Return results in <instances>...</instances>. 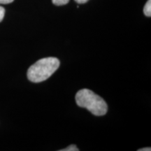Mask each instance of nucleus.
<instances>
[{"instance_id":"f257e3e1","label":"nucleus","mask_w":151,"mask_h":151,"mask_svg":"<svg viewBox=\"0 0 151 151\" xmlns=\"http://www.w3.org/2000/svg\"><path fill=\"white\" fill-rule=\"evenodd\" d=\"M75 99L78 106L88 109L96 116H104L108 111V106L104 100L90 90H79Z\"/></svg>"},{"instance_id":"f03ea898","label":"nucleus","mask_w":151,"mask_h":151,"mask_svg":"<svg viewBox=\"0 0 151 151\" xmlns=\"http://www.w3.org/2000/svg\"><path fill=\"white\" fill-rule=\"evenodd\" d=\"M60 64V60L52 57L40 59L29 68L27 78L33 83L46 81L58 70Z\"/></svg>"},{"instance_id":"7ed1b4c3","label":"nucleus","mask_w":151,"mask_h":151,"mask_svg":"<svg viewBox=\"0 0 151 151\" xmlns=\"http://www.w3.org/2000/svg\"><path fill=\"white\" fill-rule=\"evenodd\" d=\"M143 13L146 16H151V0H148L143 8Z\"/></svg>"},{"instance_id":"20e7f679","label":"nucleus","mask_w":151,"mask_h":151,"mask_svg":"<svg viewBox=\"0 0 151 151\" xmlns=\"http://www.w3.org/2000/svg\"><path fill=\"white\" fill-rule=\"evenodd\" d=\"M52 4L56 6L65 5L69 2V0H52Z\"/></svg>"},{"instance_id":"39448f33","label":"nucleus","mask_w":151,"mask_h":151,"mask_svg":"<svg viewBox=\"0 0 151 151\" xmlns=\"http://www.w3.org/2000/svg\"><path fill=\"white\" fill-rule=\"evenodd\" d=\"M79 150L77 148V147L76 145H70L69 146H68L67 148L65 149H62V150H60V151H78Z\"/></svg>"},{"instance_id":"423d86ee","label":"nucleus","mask_w":151,"mask_h":151,"mask_svg":"<svg viewBox=\"0 0 151 151\" xmlns=\"http://www.w3.org/2000/svg\"><path fill=\"white\" fill-rule=\"evenodd\" d=\"M5 14V9L2 6H0V22L2 21Z\"/></svg>"},{"instance_id":"0eeeda50","label":"nucleus","mask_w":151,"mask_h":151,"mask_svg":"<svg viewBox=\"0 0 151 151\" xmlns=\"http://www.w3.org/2000/svg\"><path fill=\"white\" fill-rule=\"evenodd\" d=\"M14 0H0V4H7L13 2Z\"/></svg>"},{"instance_id":"6e6552de","label":"nucleus","mask_w":151,"mask_h":151,"mask_svg":"<svg viewBox=\"0 0 151 151\" xmlns=\"http://www.w3.org/2000/svg\"><path fill=\"white\" fill-rule=\"evenodd\" d=\"M74 1L78 4H85L86 3L88 0H74Z\"/></svg>"},{"instance_id":"1a4fd4ad","label":"nucleus","mask_w":151,"mask_h":151,"mask_svg":"<svg viewBox=\"0 0 151 151\" xmlns=\"http://www.w3.org/2000/svg\"><path fill=\"white\" fill-rule=\"evenodd\" d=\"M151 149L150 148H141V149H139L138 151H150Z\"/></svg>"}]
</instances>
